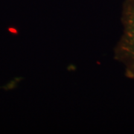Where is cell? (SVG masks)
<instances>
[{
    "label": "cell",
    "instance_id": "6da1fadb",
    "mask_svg": "<svg viewBox=\"0 0 134 134\" xmlns=\"http://www.w3.org/2000/svg\"><path fill=\"white\" fill-rule=\"evenodd\" d=\"M121 23L122 32L114 48V59L123 66L125 75L134 79V0H125Z\"/></svg>",
    "mask_w": 134,
    "mask_h": 134
}]
</instances>
